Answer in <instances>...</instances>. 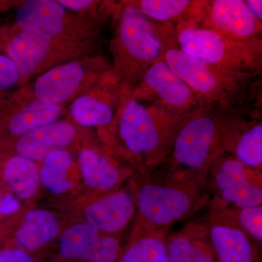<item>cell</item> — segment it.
Instances as JSON below:
<instances>
[{"label":"cell","instance_id":"1","mask_svg":"<svg viewBox=\"0 0 262 262\" xmlns=\"http://www.w3.org/2000/svg\"><path fill=\"white\" fill-rule=\"evenodd\" d=\"M243 116L217 106L198 108L179 123L161 165L167 166L169 175L196 183L228 151Z\"/></svg>","mask_w":262,"mask_h":262},{"label":"cell","instance_id":"2","mask_svg":"<svg viewBox=\"0 0 262 262\" xmlns=\"http://www.w3.org/2000/svg\"><path fill=\"white\" fill-rule=\"evenodd\" d=\"M164 60L208 106L261 119V77L211 64L178 46L169 48Z\"/></svg>","mask_w":262,"mask_h":262},{"label":"cell","instance_id":"3","mask_svg":"<svg viewBox=\"0 0 262 262\" xmlns=\"http://www.w3.org/2000/svg\"><path fill=\"white\" fill-rule=\"evenodd\" d=\"M118 63L127 80L137 83L148 69L178 46L175 27L146 18L132 7L122 10L117 39Z\"/></svg>","mask_w":262,"mask_h":262},{"label":"cell","instance_id":"4","mask_svg":"<svg viewBox=\"0 0 262 262\" xmlns=\"http://www.w3.org/2000/svg\"><path fill=\"white\" fill-rule=\"evenodd\" d=\"M184 118L130 98L122 110L119 133L131 154L146 168H154L165 160Z\"/></svg>","mask_w":262,"mask_h":262},{"label":"cell","instance_id":"5","mask_svg":"<svg viewBox=\"0 0 262 262\" xmlns=\"http://www.w3.org/2000/svg\"><path fill=\"white\" fill-rule=\"evenodd\" d=\"M168 178L147 181L138 189L136 206L139 221L133 241L187 218L201 206L203 200L196 183L170 175Z\"/></svg>","mask_w":262,"mask_h":262},{"label":"cell","instance_id":"6","mask_svg":"<svg viewBox=\"0 0 262 262\" xmlns=\"http://www.w3.org/2000/svg\"><path fill=\"white\" fill-rule=\"evenodd\" d=\"M175 31L179 48L187 54L222 68L261 77L262 39L239 42L182 24Z\"/></svg>","mask_w":262,"mask_h":262},{"label":"cell","instance_id":"7","mask_svg":"<svg viewBox=\"0 0 262 262\" xmlns=\"http://www.w3.org/2000/svg\"><path fill=\"white\" fill-rule=\"evenodd\" d=\"M179 117L208 106L171 70L165 60L148 69L136 84L133 97Z\"/></svg>","mask_w":262,"mask_h":262},{"label":"cell","instance_id":"8","mask_svg":"<svg viewBox=\"0 0 262 262\" xmlns=\"http://www.w3.org/2000/svg\"><path fill=\"white\" fill-rule=\"evenodd\" d=\"M208 172L212 189L224 203L234 208L261 206V170L247 168L226 152Z\"/></svg>","mask_w":262,"mask_h":262},{"label":"cell","instance_id":"9","mask_svg":"<svg viewBox=\"0 0 262 262\" xmlns=\"http://www.w3.org/2000/svg\"><path fill=\"white\" fill-rule=\"evenodd\" d=\"M195 27L239 42L262 39V23L253 16L244 0L203 1Z\"/></svg>","mask_w":262,"mask_h":262},{"label":"cell","instance_id":"10","mask_svg":"<svg viewBox=\"0 0 262 262\" xmlns=\"http://www.w3.org/2000/svg\"><path fill=\"white\" fill-rule=\"evenodd\" d=\"M136 196L125 191L108 194L84 209L86 223L100 232L115 234L125 228L136 211Z\"/></svg>","mask_w":262,"mask_h":262},{"label":"cell","instance_id":"11","mask_svg":"<svg viewBox=\"0 0 262 262\" xmlns=\"http://www.w3.org/2000/svg\"><path fill=\"white\" fill-rule=\"evenodd\" d=\"M209 243L216 262H260L257 246L252 239L223 217L210 227Z\"/></svg>","mask_w":262,"mask_h":262},{"label":"cell","instance_id":"12","mask_svg":"<svg viewBox=\"0 0 262 262\" xmlns=\"http://www.w3.org/2000/svg\"><path fill=\"white\" fill-rule=\"evenodd\" d=\"M75 136V128L71 124L53 122L22 136L15 144V151L32 161H41L68 146Z\"/></svg>","mask_w":262,"mask_h":262},{"label":"cell","instance_id":"13","mask_svg":"<svg viewBox=\"0 0 262 262\" xmlns=\"http://www.w3.org/2000/svg\"><path fill=\"white\" fill-rule=\"evenodd\" d=\"M84 70L77 62L58 66L39 77L34 86L38 101L57 105L70 97L80 87Z\"/></svg>","mask_w":262,"mask_h":262},{"label":"cell","instance_id":"14","mask_svg":"<svg viewBox=\"0 0 262 262\" xmlns=\"http://www.w3.org/2000/svg\"><path fill=\"white\" fill-rule=\"evenodd\" d=\"M65 9L53 0H29L18 8L16 22L24 31L51 39L63 30Z\"/></svg>","mask_w":262,"mask_h":262},{"label":"cell","instance_id":"15","mask_svg":"<svg viewBox=\"0 0 262 262\" xmlns=\"http://www.w3.org/2000/svg\"><path fill=\"white\" fill-rule=\"evenodd\" d=\"M202 0H141L132 2L128 6L154 21L195 26L199 18Z\"/></svg>","mask_w":262,"mask_h":262},{"label":"cell","instance_id":"16","mask_svg":"<svg viewBox=\"0 0 262 262\" xmlns=\"http://www.w3.org/2000/svg\"><path fill=\"white\" fill-rule=\"evenodd\" d=\"M101 247L99 231L89 224H80L62 234L58 257L63 262H98Z\"/></svg>","mask_w":262,"mask_h":262},{"label":"cell","instance_id":"17","mask_svg":"<svg viewBox=\"0 0 262 262\" xmlns=\"http://www.w3.org/2000/svg\"><path fill=\"white\" fill-rule=\"evenodd\" d=\"M59 230L56 215L46 210H33L27 213L17 231L15 241L20 249L31 252L54 239Z\"/></svg>","mask_w":262,"mask_h":262},{"label":"cell","instance_id":"18","mask_svg":"<svg viewBox=\"0 0 262 262\" xmlns=\"http://www.w3.org/2000/svg\"><path fill=\"white\" fill-rule=\"evenodd\" d=\"M227 153L245 166L261 170L262 166V124L261 119L248 121L244 117L239 122Z\"/></svg>","mask_w":262,"mask_h":262},{"label":"cell","instance_id":"19","mask_svg":"<svg viewBox=\"0 0 262 262\" xmlns=\"http://www.w3.org/2000/svg\"><path fill=\"white\" fill-rule=\"evenodd\" d=\"M51 39L27 31L19 33L10 42L8 53L22 75L32 73L47 55Z\"/></svg>","mask_w":262,"mask_h":262},{"label":"cell","instance_id":"20","mask_svg":"<svg viewBox=\"0 0 262 262\" xmlns=\"http://www.w3.org/2000/svg\"><path fill=\"white\" fill-rule=\"evenodd\" d=\"M79 167L88 187L98 190L115 189L121 180L118 169L101 153L84 149L79 155Z\"/></svg>","mask_w":262,"mask_h":262},{"label":"cell","instance_id":"21","mask_svg":"<svg viewBox=\"0 0 262 262\" xmlns=\"http://www.w3.org/2000/svg\"><path fill=\"white\" fill-rule=\"evenodd\" d=\"M3 177L5 184L22 200L34 196L40 182L37 165L32 160L19 155L12 157L5 163Z\"/></svg>","mask_w":262,"mask_h":262},{"label":"cell","instance_id":"22","mask_svg":"<svg viewBox=\"0 0 262 262\" xmlns=\"http://www.w3.org/2000/svg\"><path fill=\"white\" fill-rule=\"evenodd\" d=\"M168 262H216L209 241L182 232L165 241Z\"/></svg>","mask_w":262,"mask_h":262},{"label":"cell","instance_id":"23","mask_svg":"<svg viewBox=\"0 0 262 262\" xmlns=\"http://www.w3.org/2000/svg\"><path fill=\"white\" fill-rule=\"evenodd\" d=\"M61 108L58 105L34 101L21 108L12 117L9 130L14 135H24L53 123L61 115Z\"/></svg>","mask_w":262,"mask_h":262},{"label":"cell","instance_id":"24","mask_svg":"<svg viewBox=\"0 0 262 262\" xmlns=\"http://www.w3.org/2000/svg\"><path fill=\"white\" fill-rule=\"evenodd\" d=\"M72 163V156L68 151H56L44 160L39 171V180L49 192L55 194H63L72 187L67 177Z\"/></svg>","mask_w":262,"mask_h":262},{"label":"cell","instance_id":"25","mask_svg":"<svg viewBox=\"0 0 262 262\" xmlns=\"http://www.w3.org/2000/svg\"><path fill=\"white\" fill-rule=\"evenodd\" d=\"M165 241L158 231L136 239L122 251L118 262H168Z\"/></svg>","mask_w":262,"mask_h":262},{"label":"cell","instance_id":"26","mask_svg":"<svg viewBox=\"0 0 262 262\" xmlns=\"http://www.w3.org/2000/svg\"><path fill=\"white\" fill-rule=\"evenodd\" d=\"M71 113L76 122L86 127L108 125L114 117L113 108L107 102L88 96L77 98L72 104Z\"/></svg>","mask_w":262,"mask_h":262},{"label":"cell","instance_id":"27","mask_svg":"<svg viewBox=\"0 0 262 262\" xmlns=\"http://www.w3.org/2000/svg\"><path fill=\"white\" fill-rule=\"evenodd\" d=\"M227 218L261 246L262 206L234 208L227 212Z\"/></svg>","mask_w":262,"mask_h":262},{"label":"cell","instance_id":"28","mask_svg":"<svg viewBox=\"0 0 262 262\" xmlns=\"http://www.w3.org/2000/svg\"><path fill=\"white\" fill-rule=\"evenodd\" d=\"M18 78L19 72L14 62L8 57L0 55V90L13 87Z\"/></svg>","mask_w":262,"mask_h":262},{"label":"cell","instance_id":"29","mask_svg":"<svg viewBox=\"0 0 262 262\" xmlns=\"http://www.w3.org/2000/svg\"><path fill=\"white\" fill-rule=\"evenodd\" d=\"M0 262L37 261L28 252L19 248H5L0 249Z\"/></svg>","mask_w":262,"mask_h":262},{"label":"cell","instance_id":"30","mask_svg":"<svg viewBox=\"0 0 262 262\" xmlns=\"http://www.w3.org/2000/svg\"><path fill=\"white\" fill-rule=\"evenodd\" d=\"M20 204L10 193L0 192V215H10L16 213Z\"/></svg>","mask_w":262,"mask_h":262},{"label":"cell","instance_id":"31","mask_svg":"<svg viewBox=\"0 0 262 262\" xmlns=\"http://www.w3.org/2000/svg\"><path fill=\"white\" fill-rule=\"evenodd\" d=\"M58 3L63 8L74 10H80L89 8L94 2L89 1V0H61Z\"/></svg>","mask_w":262,"mask_h":262},{"label":"cell","instance_id":"32","mask_svg":"<svg viewBox=\"0 0 262 262\" xmlns=\"http://www.w3.org/2000/svg\"><path fill=\"white\" fill-rule=\"evenodd\" d=\"M246 4L253 16L262 23L261 0H246Z\"/></svg>","mask_w":262,"mask_h":262},{"label":"cell","instance_id":"33","mask_svg":"<svg viewBox=\"0 0 262 262\" xmlns=\"http://www.w3.org/2000/svg\"><path fill=\"white\" fill-rule=\"evenodd\" d=\"M2 230H0V241H1V237H2Z\"/></svg>","mask_w":262,"mask_h":262}]
</instances>
